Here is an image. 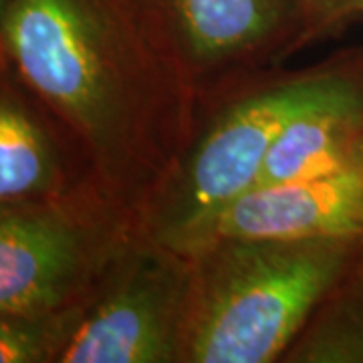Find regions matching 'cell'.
I'll return each instance as SVG.
<instances>
[{"label": "cell", "mask_w": 363, "mask_h": 363, "mask_svg": "<svg viewBox=\"0 0 363 363\" xmlns=\"http://www.w3.org/2000/svg\"><path fill=\"white\" fill-rule=\"evenodd\" d=\"M0 63L77 135L135 214L194 128L198 99L138 0H2Z\"/></svg>", "instance_id": "cell-1"}, {"label": "cell", "mask_w": 363, "mask_h": 363, "mask_svg": "<svg viewBox=\"0 0 363 363\" xmlns=\"http://www.w3.org/2000/svg\"><path fill=\"white\" fill-rule=\"evenodd\" d=\"M362 73L363 47H351L305 69H260L200 99L188 142L138 212V230L188 252L257 184L286 123Z\"/></svg>", "instance_id": "cell-2"}, {"label": "cell", "mask_w": 363, "mask_h": 363, "mask_svg": "<svg viewBox=\"0 0 363 363\" xmlns=\"http://www.w3.org/2000/svg\"><path fill=\"white\" fill-rule=\"evenodd\" d=\"M362 250L363 236H233L190 250L186 363L281 362Z\"/></svg>", "instance_id": "cell-3"}, {"label": "cell", "mask_w": 363, "mask_h": 363, "mask_svg": "<svg viewBox=\"0 0 363 363\" xmlns=\"http://www.w3.org/2000/svg\"><path fill=\"white\" fill-rule=\"evenodd\" d=\"M135 228L97 178L51 200L0 204V315L77 309Z\"/></svg>", "instance_id": "cell-4"}, {"label": "cell", "mask_w": 363, "mask_h": 363, "mask_svg": "<svg viewBox=\"0 0 363 363\" xmlns=\"http://www.w3.org/2000/svg\"><path fill=\"white\" fill-rule=\"evenodd\" d=\"M194 260L138 228L73 309L59 363H186Z\"/></svg>", "instance_id": "cell-5"}, {"label": "cell", "mask_w": 363, "mask_h": 363, "mask_svg": "<svg viewBox=\"0 0 363 363\" xmlns=\"http://www.w3.org/2000/svg\"><path fill=\"white\" fill-rule=\"evenodd\" d=\"M176 55L196 99L305 47L291 0H138Z\"/></svg>", "instance_id": "cell-6"}, {"label": "cell", "mask_w": 363, "mask_h": 363, "mask_svg": "<svg viewBox=\"0 0 363 363\" xmlns=\"http://www.w3.org/2000/svg\"><path fill=\"white\" fill-rule=\"evenodd\" d=\"M233 236H363V157L327 174L248 190L210 222L190 250Z\"/></svg>", "instance_id": "cell-7"}, {"label": "cell", "mask_w": 363, "mask_h": 363, "mask_svg": "<svg viewBox=\"0 0 363 363\" xmlns=\"http://www.w3.org/2000/svg\"><path fill=\"white\" fill-rule=\"evenodd\" d=\"M95 178L77 135L0 67V204L71 194Z\"/></svg>", "instance_id": "cell-8"}, {"label": "cell", "mask_w": 363, "mask_h": 363, "mask_svg": "<svg viewBox=\"0 0 363 363\" xmlns=\"http://www.w3.org/2000/svg\"><path fill=\"white\" fill-rule=\"evenodd\" d=\"M362 157L363 73L286 123L252 188L327 174Z\"/></svg>", "instance_id": "cell-9"}, {"label": "cell", "mask_w": 363, "mask_h": 363, "mask_svg": "<svg viewBox=\"0 0 363 363\" xmlns=\"http://www.w3.org/2000/svg\"><path fill=\"white\" fill-rule=\"evenodd\" d=\"M281 362L363 363V250Z\"/></svg>", "instance_id": "cell-10"}, {"label": "cell", "mask_w": 363, "mask_h": 363, "mask_svg": "<svg viewBox=\"0 0 363 363\" xmlns=\"http://www.w3.org/2000/svg\"><path fill=\"white\" fill-rule=\"evenodd\" d=\"M73 327V309L0 315V363H59Z\"/></svg>", "instance_id": "cell-11"}, {"label": "cell", "mask_w": 363, "mask_h": 363, "mask_svg": "<svg viewBox=\"0 0 363 363\" xmlns=\"http://www.w3.org/2000/svg\"><path fill=\"white\" fill-rule=\"evenodd\" d=\"M305 26V47L343 28L350 0H291Z\"/></svg>", "instance_id": "cell-12"}, {"label": "cell", "mask_w": 363, "mask_h": 363, "mask_svg": "<svg viewBox=\"0 0 363 363\" xmlns=\"http://www.w3.org/2000/svg\"><path fill=\"white\" fill-rule=\"evenodd\" d=\"M355 21H363V0H350L345 14H343V26H347L350 23Z\"/></svg>", "instance_id": "cell-13"}]
</instances>
